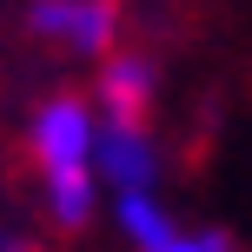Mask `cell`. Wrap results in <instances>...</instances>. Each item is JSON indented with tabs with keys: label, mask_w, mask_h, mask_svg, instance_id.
<instances>
[{
	"label": "cell",
	"mask_w": 252,
	"mask_h": 252,
	"mask_svg": "<svg viewBox=\"0 0 252 252\" xmlns=\"http://www.w3.org/2000/svg\"><path fill=\"white\" fill-rule=\"evenodd\" d=\"M27 27L73 60H106L120 47V0H33Z\"/></svg>",
	"instance_id": "cell-2"
},
{
	"label": "cell",
	"mask_w": 252,
	"mask_h": 252,
	"mask_svg": "<svg viewBox=\"0 0 252 252\" xmlns=\"http://www.w3.org/2000/svg\"><path fill=\"white\" fill-rule=\"evenodd\" d=\"M93 66H100V87H93V113L100 120H153V106H159V66L146 53L113 47Z\"/></svg>",
	"instance_id": "cell-5"
},
{
	"label": "cell",
	"mask_w": 252,
	"mask_h": 252,
	"mask_svg": "<svg viewBox=\"0 0 252 252\" xmlns=\"http://www.w3.org/2000/svg\"><path fill=\"white\" fill-rule=\"evenodd\" d=\"M100 113L87 93H47L27 120V153L40 173V199H47L53 226H87L100 213Z\"/></svg>",
	"instance_id": "cell-1"
},
{
	"label": "cell",
	"mask_w": 252,
	"mask_h": 252,
	"mask_svg": "<svg viewBox=\"0 0 252 252\" xmlns=\"http://www.w3.org/2000/svg\"><path fill=\"white\" fill-rule=\"evenodd\" d=\"M113 226L133 239V252H239L226 232H213V226H179V219L166 213L159 186L113 192Z\"/></svg>",
	"instance_id": "cell-3"
},
{
	"label": "cell",
	"mask_w": 252,
	"mask_h": 252,
	"mask_svg": "<svg viewBox=\"0 0 252 252\" xmlns=\"http://www.w3.org/2000/svg\"><path fill=\"white\" fill-rule=\"evenodd\" d=\"M100 192H139L159 186V133L153 120H100Z\"/></svg>",
	"instance_id": "cell-4"
}]
</instances>
